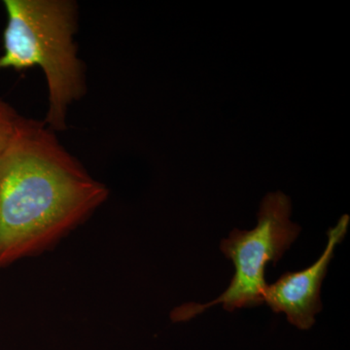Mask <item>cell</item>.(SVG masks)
Returning a JSON list of instances; mask_svg holds the SVG:
<instances>
[{
  "mask_svg": "<svg viewBox=\"0 0 350 350\" xmlns=\"http://www.w3.org/2000/svg\"><path fill=\"white\" fill-rule=\"evenodd\" d=\"M108 194L56 131L21 116L0 155V269L56 243Z\"/></svg>",
  "mask_w": 350,
  "mask_h": 350,
  "instance_id": "cell-1",
  "label": "cell"
},
{
  "mask_svg": "<svg viewBox=\"0 0 350 350\" xmlns=\"http://www.w3.org/2000/svg\"><path fill=\"white\" fill-rule=\"evenodd\" d=\"M6 25L0 70L39 68L45 76L48 111L44 123L66 129L68 108L86 92L75 41L77 5L71 0H4Z\"/></svg>",
  "mask_w": 350,
  "mask_h": 350,
  "instance_id": "cell-2",
  "label": "cell"
},
{
  "mask_svg": "<svg viewBox=\"0 0 350 350\" xmlns=\"http://www.w3.org/2000/svg\"><path fill=\"white\" fill-rule=\"evenodd\" d=\"M290 211L291 206L284 195L268 196L262 202L254 229L234 230L229 238L221 241V251L234 267L229 287L209 303H190L176 308L172 319H191L215 305H222L228 312L262 305L267 265L273 262L276 266L301 232L299 226L290 222Z\"/></svg>",
  "mask_w": 350,
  "mask_h": 350,
  "instance_id": "cell-3",
  "label": "cell"
},
{
  "mask_svg": "<svg viewBox=\"0 0 350 350\" xmlns=\"http://www.w3.org/2000/svg\"><path fill=\"white\" fill-rule=\"evenodd\" d=\"M349 217L345 215L331 228L325 250L312 266L300 271H287L273 284H267L262 300L273 312L284 313L290 324L300 330H308L315 323V315L321 312L320 289L335 253L349 228Z\"/></svg>",
  "mask_w": 350,
  "mask_h": 350,
  "instance_id": "cell-4",
  "label": "cell"
},
{
  "mask_svg": "<svg viewBox=\"0 0 350 350\" xmlns=\"http://www.w3.org/2000/svg\"><path fill=\"white\" fill-rule=\"evenodd\" d=\"M20 115L0 96V155L13 137Z\"/></svg>",
  "mask_w": 350,
  "mask_h": 350,
  "instance_id": "cell-5",
  "label": "cell"
}]
</instances>
